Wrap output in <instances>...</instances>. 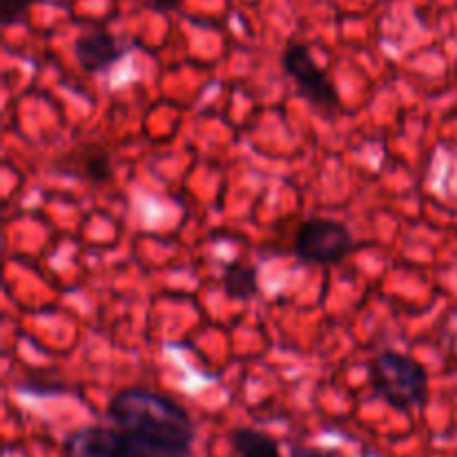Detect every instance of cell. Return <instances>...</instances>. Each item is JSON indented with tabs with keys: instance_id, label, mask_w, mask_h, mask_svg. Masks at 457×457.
I'll return each instance as SVG.
<instances>
[{
	"instance_id": "obj_1",
	"label": "cell",
	"mask_w": 457,
	"mask_h": 457,
	"mask_svg": "<svg viewBox=\"0 0 457 457\" xmlns=\"http://www.w3.org/2000/svg\"><path fill=\"white\" fill-rule=\"evenodd\" d=\"M112 427L67 433L62 457H192L195 424L179 402L147 388H123L105 409Z\"/></svg>"
},
{
	"instance_id": "obj_2",
	"label": "cell",
	"mask_w": 457,
	"mask_h": 457,
	"mask_svg": "<svg viewBox=\"0 0 457 457\" xmlns=\"http://www.w3.org/2000/svg\"><path fill=\"white\" fill-rule=\"evenodd\" d=\"M375 395L393 409L422 406L428 395V373L415 357L397 351H384L370 361Z\"/></svg>"
},
{
	"instance_id": "obj_3",
	"label": "cell",
	"mask_w": 457,
	"mask_h": 457,
	"mask_svg": "<svg viewBox=\"0 0 457 457\" xmlns=\"http://www.w3.org/2000/svg\"><path fill=\"white\" fill-rule=\"evenodd\" d=\"M355 250L351 230L337 219L315 217L299 226L293 253L299 262L315 266H335Z\"/></svg>"
},
{
	"instance_id": "obj_4",
	"label": "cell",
	"mask_w": 457,
	"mask_h": 457,
	"mask_svg": "<svg viewBox=\"0 0 457 457\" xmlns=\"http://www.w3.org/2000/svg\"><path fill=\"white\" fill-rule=\"evenodd\" d=\"M281 67L286 76L295 83L297 92L308 103L324 110H335L339 103V94L330 80L328 71L312 58L311 47L303 43H290L281 54Z\"/></svg>"
},
{
	"instance_id": "obj_5",
	"label": "cell",
	"mask_w": 457,
	"mask_h": 457,
	"mask_svg": "<svg viewBox=\"0 0 457 457\" xmlns=\"http://www.w3.org/2000/svg\"><path fill=\"white\" fill-rule=\"evenodd\" d=\"M137 43H125V40L116 38L114 34L105 29L85 31L74 40V58L85 71L89 74H98V71L110 70L112 65L120 61L125 54Z\"/></svg>"
},
{
	"instance_id": "obj_6",
	"label": "cell",
	"mask_w": 457,
	"mask_h": 457,
	"mask_svg": "<svg viewBox=\"0 0 457 457\" xmlns=\"http://www.w3.org/2000/svg\"><path fill=\"white\" fill-rule=\"evenodd\" d=\"M223 293L232 302H250L259 295V270L248 263L232 262L223 268Z\"/></svg>"
},
{
	"instance_id": "obj_7",
	"label": "cell",
	"mask_w": 457,
	"mask_h": 457,
	"mask_svg": "<svg viewBox=\"0 0 457 457\" xmlns=\"http://www.w3.org/2000/svg\"><path fill=\"white\" fill-rule=\"evenodd\" d=\"M230 445L237 457H281L279 442L253 427H239L230 433Z\"/></svg>"
},
{
	"instance_id": "obj_8",
	"label": "cell",
	"mask_w": 457,
	"mask_h": 457,
	"mask_svg": "<svg viewBox=\"0 0 457 457\" xmlns=\"http://www.w3.org/2000/svg\"><path fill=\"white\" fill-rule=\"evenodd\" d=\"M80 163H83V174L89 179V181L103 183L110 179V174H112L110 156H107L101 147H96V145L89 147L87 156H83V159H80Z\"/></svg>"
},
{
	"instance_id": "obj_9",
	"label": "cell",
	"mask_w": 457,
	"mask_h": 457,
	"mask_svg": "<svg viewBox=\"0 0 457 457\" xmlns=\"http://www.w3.org/2000/svg\"><path fill=\"white\" fill-rule=\"evenodd\" d=\"M36 3H40V0H0V21H3V25H13Z\"/></svg>"
},
{
	"instance_id": "obj_10",
	"label": "cell",
	"mask_w": 457,
	"mask_h": 457,
	"mask_svg": "<svg viewBox=\"0 0 457 457\" xmlns=\"http://www.w3.org/2000/svg\"><path fill=\"white\" fill-rule=\"evenodd\" d=\"M290 457H339L337 449H320V446L290 445Z\"/></svg>"
},
{
	"instance_id": "obj_11",
	"label": "cell",
	"mask_w": 457,
	"mask_h": 457,
	"mask_svg": "<svg viewBox=\"0 0 457 457\" xmlns=\"http://www.w3.org/2000/svg\"><path fill=\"white\" fill-rule=\"evenodd\" d=\"M183 0H150L152 7L156 9V12L161 13H168V12H174V9H179V4H181Z\"/></svg>"
}]
</instances>
